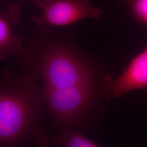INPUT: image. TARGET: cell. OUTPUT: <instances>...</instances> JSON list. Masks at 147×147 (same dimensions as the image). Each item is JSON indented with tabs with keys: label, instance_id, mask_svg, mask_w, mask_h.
<instances>
[{
	"label": "cell",
	"instance_id": "obj_3",
	"mask_svg": "<svg viewBox=\"0 0 147 147\" xmlns=\"http://www.w3.org/2000/svg\"><path fill=\"white\" fill-rule=\"evenodd\" d=\"M45 104L53 120L61 125H71L78 120L89 102L92 84L62 88H44Z\"/></svg>",
	"mask_w": 147,
	"mask_h": 147
},
{
	"label": "cell",
	"instance_id": "obj_4",
	"mask_svg": "<svg viewBox=\"0 0 147 147\" xmlns=\"http://www.w3.org/2000/svg\"><path fill=\"white\" fill-rule=\"evenodd\" d=\"M42 13L32 21L38 27L65 26L84 18H99L101 9L90 0H44Z\"/></svg>",
	"mask_w": 147,
	"mask_h": 147
},
{
	"label": "cell",
	"instance_id": "obj_7",
	"mask_svg": "<svg viewBox=\"0 0 147 147\" xmlns=\"http://www.w3.org/2000/svg\"><path fill=\"white\" fill-rule=\"evenodd\" d=\"M50 142L53 145L63 147H99L79 132L72 130H67L60 135L51 137Z\"/></svg>",
	"mask_w": 147,
	"mask_h": 147
},
{
	"label": "cell",
	"instance_id": "obj_1",
	"mask_svg": "<svg viewBox=\"0 0 147 147\" xmlns=\"http://www.w3.org/2000/svg\"><path fill=\"white\" fill-rule=\"evenodd\" d=\"M30 74L5 71L0 80V147L33 143L48 147L41 126L45 101L43 90Z\"/></svg>",
	"mask_w": 147,
	"mask_h": 147
},
{
	"label": "cell",
	"instance_id": "obj_6",
	"mask_svg": "<svg viewBox=\"0 0 147 147\" xmlns=\"http://www.w3.org/2000/svg\"><path fill=\"white\" fill-rule=\"evenodd\" d=\"M21 21V10L18 5H11L5 12H0V61L18 56L22 52V37L14 32Z\"/></svg>",
	"mask_w": 147,
	"mask_h": 147
},
{
	"label": "cell",
	"instance_id": "obj_5",
	"mask_svg": "<svg viewBox=\"0 0 147 147\" xmlns=\"http://www.w3.org/2000/svg\"><path fill=\"white\" fill-rule=\"evenodd\" d=\"M147 87V47L132 59L120 76L107 84L105 90L109 96L118 98Z\"/></svg>",
	"mask_w": 147,
	"mask_h": 147
},
{
	"label": "cell",
	"instance_id": "obj_2",
	"mask_svg": "<svg viewBox=\"0 0 147 147\" xmlns=\"http://www.w3.org/2000/svg\"><path fill=\"white\" fill-rule=\"evenodd\" d=\"M18 56L26 73L37 80L42 79L44 88L92 84L90 74L84 64L63 47H53L41 53L24 47Z\"/></svg>",
	"mask_w": 147,
	"mask_h": 147
},
{
	"label": "cell",
	"instance_id": "obj_8",
	"mask_svg": "<svg viewBox=\"0 0 147 147\" xmlns=\"http://www.w3.org/2000/svg\"><path fill=\"white\" fill-rule=\"evenodd\" d=\"M133 7L137 15L147 22V0H134Z\"/></svg>",
	"mask_w": 147,
	"mask_h": 147
},
{
	"label": "cell",
	"instance_id": "obj_9",
	"mask_svg": "<svg viewBox=\"0 0 147 147\" xmlns=\"http://www.w3.org/2000/svg\"><path fill=\"white\" fill-rule=\"evenodd\" d=\"M2 0H0V3ZM33 2H34L36 5L39 7L40 9L42 8V6L44 5V0H31Z\"/></svg>",
	"mask_w": 147,
	"mask_h": 147
}]
</instances>
